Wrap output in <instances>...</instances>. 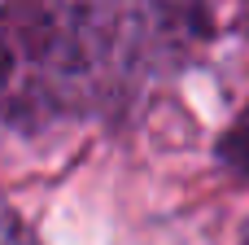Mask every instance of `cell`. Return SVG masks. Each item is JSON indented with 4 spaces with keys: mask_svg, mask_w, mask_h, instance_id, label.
<instances>
[{
    "mask_svg": "<svg viewBox=\"0 0 249 245\" xmlns=\"http://www.w3.org/2000/svg\"><path fill=\"white\" fill-rule=\"evenodd\" d=\"M105 22L83 0H9L0 9V110L39 114L101 57Z\"/></svg>",
    "mask_w": 249,
    "mask_h": 245,
    "instance_id": "cell-1",
    "label": "cell"
},
{
    "mask_svg": "<svg viewBox=\"0 0 249 245\" xmlns=\"http://www.w3.org/2000/svg\"><path fill=\"white\" fill-rule=\"evenodd\" d=\"M219 158H223L228 167H236V171H245V175H249V114H245V118H236V127L223 132V140H219Z\"/></svg>",
    "mask_w": 249,
    "mask_h": 245,
    "instance_id": "cell-2",
    "label": "cell"
},
{
    "mask_svg": "<svg viewBox=\"0 0 249 245\" xmlns=\"http://www.w3.org/2000/svg\"><path fill=\"white\" fill-rule=\"evenodd\" d=\"M0 245H31V237H26V228L18 224V215L0 202Z\"/></svg>",
    "mask_w": 249,
    "mask_h": 245,
    "instance_id": "cell-3",
    "label": "cell"
},
{
    "mask_svg": "<svg viewBox=\"0 0 249 245\" xmlns=\"http://www.w3.org/2000/svg\"><path fill=\"white\" fill-rule=\"evenodd\" d=\"M245 245H249V224H245Z\"/></svg>",
    "mask_w": 249,
    "mask_h": 245,
    "instance_id": "cell-4",
    "label": "cell"
}]
</instances>
